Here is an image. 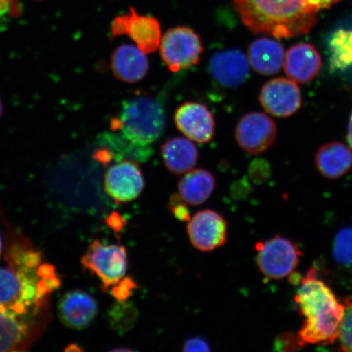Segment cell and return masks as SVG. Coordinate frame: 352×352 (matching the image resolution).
Listing matches in <instances>:
<instances>
[{
  "instance_id": "1",
  "label": "cell",
  "mask_w": 352,
  "mask_h": 352,
  "mask_svg": "<svg viewBox=\"0 0 352 352\" xmlns=\"http://www.w3.org/2000/svg\"><path fill=\"white\" fill-rule=\"evenodd\" d=\"M294 299L305 318L296 336L299 346L329 345L338 340L345 305L320 279L316 268H311L302 279Z\"/></svg>"
},
{
  "instance_id": "2",
  "label": "cell",
  "mask_w": 352,
  "mask_h": 352,
  "mask_svg": "<svg viewBox=\"0 0 352 352\" xmlns=\"http://www.w3.org/2000/svg\"><path fill=\"white\" fill-rule=\"evenodd\" d=\"M243 24L252 32L276 38L309 33L318 12L309 0H232Z\"/></svg>"
},
{
  "instance_id": "3",
  "label": "cell",
  "mask_w": 352,
  "mask_h": 352,
  "mask_svg": "<svg viewBox=\"0 0 352 352\" xmlns=\"http://www.w3.org/2000/svg\"><path fill=\"white\" fill-rule=\"evenodd\" d=\"M110 124L113 131H121L132 143L146 146L164 133L165 110L157 100L138 96L125 101L120 117L112 118Z\"/></svg>"
},
{
  "instance_id": "4",
  "label": "cell",
  "mask_w": 352,
  "mask_h": 352,
  "mask_svg": "<svg viewBox=\"0 0 352 352\" xmlns=\"http://www.w3.org/2000/svg\"><path fill=\"white\" fill-rule=\"evenodd\" d=\"M50 320V311L24 314L0 305V351L28 350Z\"/></svg>"
},
{
  "instance_id": "5",
  "label": "cell",
  "mask_w": 352,
  "mask_h": 352,
  "mask_svg": "<svg viewBox=\"0 0 352 352\" xmlns=\"http://www.w3.org/2000/svg\"><path fill=\"white\" fill-rule=\"evenodd\" d=\"M83 267L101 281L103 292H108L125 276L129 266L126 249L121 245H107L96 239L82 258Z\"/></svg>"
},
{
  "instance_id": "6",
  "label": "cell",
  "mask_w": 352,
  "mask_h": 352,
  "mask_svg": "<svg viewBox=\"0 0 352 352\" xmlns=\"http://www.w3.org/2000/svg\"><path fill=\"white\" fill-rule=\"evenodd\" d=\"M160 47L162 60L173 72L196 65L204 50L199 35L186 26L167 30Z\"/></svg>"
},
{
  "instance_id": "7",
  "label": "cell",
  "mask_w": 352,
  "mask_h": 352,
  "mask_svg": "<svg viewBox=\"0 0 352 352\" xmlns=\"http://www.w3.org/2000/svg\"><path fill=\"white\" fill-rule=\"evenodd\" d=\"M259 270L267 278L284 279L296 270L302 252L294 242L279 235L255 245Z\"/></svg>"
},
{
  "instance_id": "8",
  "label": "cell",
  "mask_w": 352,
  "mask_h": 352,
  "mask_svg": "<svg viewBox=\"0 0 352 352\" xmlns=\"http://www.w3.org/2000/svg\"><path fill=\"white\" fill-rule=\"evenodd\" d=\"M113 38L127 35L144 54H152L160 46L162 32L155 17L140 15L134 8L114 19L111 25Z\"/></svg>"
},
{
  "instance_id": "9",
  "label": "cell",
  "mask_w": 352,
  "mask_h": 352,
  "mask_svg": "<svg viewBox=\"0 0 352 352\" xmlns=\"http://www.w3.org/2000/svg\"><path fill=\"white\" fill-rule=\"evenodd\" d=\"M276 136L275 122L263 113L245 114L236 127L237 144L245 152L255 155L267 151L275 143Z\"/></svg>"
},
{
  "instance_id": "10",
  "label": "cell",
  "mask_w": 352,
  "mask_h": 352,
  "mask_svg": "<svg viewBox=\"0 0 352 352\" xmlns=\"http://www.w3.org/2000/svg\"><path fill=\"white\" fill-rule=\"evenodd\" d=\"M187 232L193 248L204 252H213L226 243L228 223L213 210L198 211L188 222Z\"/></svg>"
},
{
  "instance_id": "11",
  "label": "cell",
  "mask_w": 352,
  "mask_h": 352,
  "mask_svg": "<svg viewBox=\"0 0 352 352\" xmlns=\"http://www.w3.org/2000/svg\"><path fill=\"white\" fill-rule=\"evenodd\" d=\"M144 179L139 164L124 160L112 166L104 175V190L116 204H127L142 195Z\"/></svg>"
},
{
  "instance_id": "12",
  "label": "cell",
  "mask_w": 352,
  "mask_h": 352,
  "mask_svg": "<svg viewBox=\"0 0 352 352\" xmlns=\"http://www.w3.org/2000/svg\"><path fill=\"white\" fill-rule=\"evenodd\" d=\"M259 101L265 111L271 116L289 117L301 107V91L294 80L276 78L262 87Z\"/></svg>"
},
{
  "instance_id": "13",
  "label": "cell",
  "mask_w": 352,
  "mask_h": 352,
  "mask_svg": "<svg viewBox=\"0 0 352 352\" xmlns=\"http://www.w3.org/2000/svg\"><path fill=\"white\" fill-rule=\"evenodd\" d=\"M174 121L177 129L189 140L198 144H206L212 140L214 120L206 105L186 102L175 110Z\"/></svg>"
},
{
  "instance_id": "14",
  "label": "cell",
  "mask_w": 352,
  "mask_h": 352,
  "mask_svg": "<svg viewBox=\"0 0 352 352\" xmlns=\"http://www.w3.org/2000/svg\"><path fill=\"white\" fill-rule=\"evenodd\" d=\"M98 314V302L83 290L76 289L65 294L58 303V315L61 322L74 329H83L89 327Z\"/></svg>"
},
{
  "instance_id": "15",
  "label": "cell",
  "mask_w": 352,
  "mask_h": 352,
  "mask_svg": "<svg viewBox=\"0 0 352 352\" xmlns=\"http://www.w3.org/2000/svg\"><path fill=\"white\" fill-rule=\"evenodd\" d=\"M209 69L215 81L223 87H239L250 76V63L243 52L230 50L217 52L211 56Z\"/></svg>"
},
{
  "instance_id": "16",
  "label": "cell",
  "mask_w": 352,
  "mask_h": 352,
  "mask_svg": "<svg viewBox=\"0 0 352 352\" xmlns=\"http://www.w3.org/2000/svg\"><path fill=\"white\" fill-rule=\"evenodd\" d=\"M322 65L320 55L314 45L302 43L289 48L284 60L286 76L297 82L305 83L314 80Z\"/></svg>"
},
{
  "instance_id": "17",
  "label": "cell",
  "mask_w": 352,
  "mask_h": 352,
  "mask_svg": "<svg viewBox=\"0 0 352 352\" xmlns=\"http://www.w3.org/2000/svg\"><path fill=\"white\" fill-rule=\"evenodd\" d=\"M146 54L131 44H122L111 55L110 66L118 80L127 83L138 82L146 76L149 63Z\"/></svg>"
},
{
  "instance_id": "18",
  "label": "cell",
  "mask_w": 352,
  "mask_h": 352,
  "mask_svg": "<svg viewBox=\"0 0 352 352\" xmlns=\"http://www.w3.org/2000/svg\"><path fill=\"white\" fill-rule=\"evenodd\" d=\"M284 48L278 41L261 38L249 45V63L258 74L272 76L278 73L284 65Z\"/></svg>"
},
{
  "instance_id": "19",
  "label": "cell",
  "mask_w": 352,
  "mask_h": 352,
  "mask_svg": "<svg viewBox=\"0 0 352 352\" xmlns=\"http://www.w3.org/2000/svg\"><path fill=\"white\" fill-rule=\"evenodd\" d=\"M315 161L316 168L324 177L341 178L351 169L352 151L344 144L330 142L318 149Z\"/></svg>"
},
{
  "instance_id": "20",
  "label": "cell",
  "mask_w": 352,
  "mask_h": 352,
  "mask_svg": "<svg viewBox=\"0 0 352 352\" xmlns=\"http://www.w3.org/2000/svg\"><path fill=\"white\" fill-rule=\"evenodd\" d=\"M162 160L171 173L182 175L191 170L197 164L198 152L190 140L175 138L162 145Z\"/></svg>"
},
{
  "instance_id": "21",
  "label": "cell",
  "mask_w": 352,
  "mask_h": 352,
  "mask_svg": "<svg viewBox=\"0 0 352 352\" xmlns=\"http://www.w3.org/2000/svg\"><path fill=\"white\" fill-rule=\"evenodd\" d=\"M179 195L188 204L199 206L208 201L215 188L214 175L204 169L189 170L178 184Z\"/></svg>"
},
{
  "instance_id": "22",
  "label": "cell",
  "mask_w": 352,
  "mask_h": 352,
  "mask_svg": "<svg viewBox=\"0 0 352 352\" xmlns=\"http://www.w3.org/2000/svg\"><path fill=\"white\" fill-rule=\"evenodd\" d=\"M328 52L333 72L352 69V29H338L330 35Z\"/></svg>"
},
{
  "instance_id": "23",
  "label": "cell",
  "mask_w": 352,
  "mask_h": 352,
  "mask_svg": "<svg viewBox=\"0 0 352 352\" xmlns=\"http://www.w3.org/2000/svg\"><path fill=\"white\" fill-rule=\"evenodd\" d=\"M139 315L138 308L133 303L117 301L108 311L110 327L120 334H124L135 327Z\"/></svg>"
},
{
  "instance_id": "24",
  "label": "cell",
  "mask_w": 352,
  "mask_h": 352,
  "mask_svg": "<svg viewBox=\"0 0 352 352\" xmlns=\"http://www.w3.org/2000/svg\"><path fill=\"white\" fill-rule=\"evenodd\" d=\"M333 257L341 265L352 267V228L338 232L334 239Z\"/></svg>"
},
{
  "instance_id": "25",
  "label": "cell",
  "mask_w": 352,
  "mask_h": 352,
  "mask_svg": "<svg viewBox=\"0 0 352 352\" xmlns=\"http://www.w3.org/2000/svg\"><path fill=\"white\" fill-rule=\"evenodd\" d=\"M345 312L342 321L338 340L341 350L352 351V301L344 300Z\"/></svg>"
},
{
  "instance_id": "26",
  "label": "cell",
  "mask_w": 352,
  "mask_h": 352,
  "mask_svg": "<svg viewBox=\"0 0 352 352\" xmlns=\"http://www.w3.org/2000/svg\"><path fill=\"white\" fill-rule=\"evenodd\" d=\"M139 285L136 280L130 276H123L116 285L111 287L112 296L118 302H126L133 296Z\"/></svg>"
},
{
  "instance_id": "27",
  "label": "cell",
  "mask_w": 352,
  "mask_h": 352,
  "mask_svg": "<svg viewBox=\"0 0 352 352\" xmlns=\"http://www.w3.org/2000/svg\"><path fill=\"white\" fill-rule=\"evenodd\" d=\"M187 202L179 195H174L170 197L168 209L173 217L180 222H188L191 219L190 210H189Z\"/></svg>"
},
{
  "instance_id": "28",
  "label": "cell",
  "mask_w": 352,
  "mask_h": 352,
  "mask_svg": "<svg viewBox=\"0 0 352 352\" xmlns=\"http://www.w3.org/2000/svg\"><path fill=\"white\" fill-rule=\"evenodd\" d=\"M270 175L267 162L263 160H255L250 166V176L255 184H261Z\"/></svg>"
},
{
  "instance_id": "29",
  "label": "cell",
  "mask_w": 352,
  "mask_h": 352,
  "mask_svg": "<svg viewBox=\"0 0 352 352\" xmlns=\"http://www.w3.org/2000/svg\"><path fill=\"white\" fill-rule=\"evenodd\" d=\"M182 351L184 352L191 351H210V346L208 341L201 337H192L188 338L184 342Z\"/></svg>"
},
{
  "instance_id": "30",
  "label": "cell",
  "mask_w": 352,
  "mask_h": 352,
  "mask_svg": "<svg viewBox=\"0 0 352 352\" xmlns=\"http://www.w3.org/2000/svg\"><path fill=\"white\" fill-rule=\"evenodd\" d=\"M105 223L116 233H120L126 226L127 221L124 217L117 211H113L105 219Z\"/></svg>"
},
{
  "instance_id": "31",
  "label": "cell",
  "mask_w": 352,
  "mask_h": 352,
  "mask_svg": "<svg viewBox=\"0 0 352 352\" xmlns=\"http://www.w3.org/2000/svg\"><path fill=\"white\" fill-rule=\"evenodd\" d=\"M341 1V0H309L311 6L315 8L316 10H327L333 6V4Z\"/></svg>"
},
{
  "instance_id": "32",
  "label": "cell",
  "mask_w": 352,
  "mask_h": 352,
  "mask_svg": "<svg viewBox=\"0 0 352 352\" xmlns=\"http://www.w3.org/2000/svg\"><path fill=\"white\" fill-rule=\"evenodd\" d=\"M10 0H0V15L6 14L10 8Z\"/></svg>"
},
{
  "instance_id": "33",
  "label": "cell",
  "mask_w": 352,
  "mask_h": 352,
  "mask_svg": "<svg viewBox=\"0 0 352 352\" xmlns=\"http://www.w3.org/2000/svg\"><path fill=\"white\" fill-rule=\"evenodd\" d=\"M347 142H349V145L352 148V112L349 120V132H347Z\"/></svg>"
},
{
  "instance_id": "34",
  "label": "cell",
  "mask_w": 352,
  "mask_h": 352,
  "mask_svg": "<svg viewBox=\"0 0 352 352\" xmlns=\"http://www.w3.org/2000/svg\"><path fill=\"white\" fill-rule=\"evenodd\" d=\"M3 111V103L1 99H0V118H1Z\"/></svg>"
},
{
  "instance_id": "35",
  "label": "cell",
  "mask_w": 352,
  "mask_h": 352,
  "mask_svg": "<svg viewBox=\"0 0 352 352\" xmlns=\"http://www.w3.org/2000/svg\"><path fill=\"white\" fill-rule=\"evenodd\" d=\"M2 252V241L1 239H0V255H1Z\"/></svg>"
}]
</instances>
